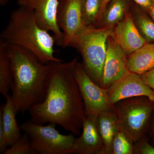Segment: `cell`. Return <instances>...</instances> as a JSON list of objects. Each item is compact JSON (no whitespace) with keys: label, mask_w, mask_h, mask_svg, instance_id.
I'll return each mask as SVG.
<instances>
[{"label":"cell","mask_w":154,"mask_h":154,"mask_svg":"<svg viewBox=\"0 0 154 154\" xmlns=\"http://www.w3.org/2000/svg\"><path fill=\"white\" fill-rule=\"evenodd\" d=\"M62 1V0H60V1Z\"/></svg>","instance_id":"f546056e"},{"label":"cell","mask_w":154,"mask_h":154,"mask_svg":"<svg viewBox=\"0 0 154 154\" xmlns=\"http://www.w3.org/2000/svg\"><path fill=\"white\" fill-rule=\"evenodd\" d=\"M101 19L102 27H114L124 19L127 11L125 0H111Z\"/></svg>","instance_id":"ac0fdd59"},{"label":"cell","mask_w":154,"mask_h":154,"mask_svg":"<svg viewBox=\"0 0 154 154\" xmlns=\"http://www.w3.org/2000/svg\"><path fill=\"white\" fill-rule=\"evenodd\" d=\"M113 28L86 26L70 45L82 54L83 68L94 82L101 87L107 54V38L113 35Z\"/></svg>","instance_id":"277c9868"},{"label":"cell","mask_w":154,"mask_h":154,"mask_svg":"<svg viewBox=\"0 0 154 154\" xmlns=\"http://www.w3.org/2000/svg\"><path fill=\"white\" fill-rule=\"evenodd\" d=\"M148 14H149L152 19L154 22V0L153 2L151 8L149 11Z\"/></svg>","instance_id":"83f0119b"},{"label":"cell","mask_w":154,"mask_h":154,"mask_svg":"<svg viewBox=\"0 0 154 154\" xmlns=\"http://www.w3.org/2000/svg\"><path fill=\"white\" fill-rule=\"evenodd\" d=\"M128 70L141 75L154 68V43L147 42L128 55Z\"/></svg>","instance_id":"2e32d148"},{"label":"cell","mask_w":154,"mask_h":154,"mask_svg":"<svg viewBox=\"0 0 154 154\" xmlns=\"http://www.w3.org/2000/svg\"><path fill=\"white\" fill-rule=\"evenodd\" d=\"M56 124H36L29 120L21 125L22 131L30 138L37 154H71L76 138L72 134H61L56 129Z\"/></svg>","instance_id":"8992f818"},{"label":"cell","mask_w":154,"mask_h":154,"mask_svg":"<svg viewBox=\"0 0 154 154\" xmlns=\"http://www.w3.org/2000/svg\"><path fill=\"white\" fill-rule=\"evenodd\" d=\"M120 128L134 143L145 135L154 111V102L146 96L123 99L114 105Z\"/></svg>","instance_id":"5b68a950"},{"label":"cell","mask_w":154,"mask_h":154,"mask_svg":"<svg viewBox=\"0 0 154 154\" xmlns=\"http://www.w3.org/2000/svg\"><path fill=\"white\" fill-rule=\"evenodd\" d=\"M77 62L75 57L68 62L51 63L45 99L28 110L31 121L39 125L54 123L74 135H80L86 116L74 76Z\"/></svg>","instance_id":"6da1fadb"},{"label":"cell","mask_w":154,"mask_h":154,"mask_svg":"<svg viewBox=\"0 0 154 154\" xmlns=\"http://www.w3.org/2000/svg\"><path fill=\"white\" fill-rule=\"evenodd\" d=\"M1 38L28 50L43 63L63 61L55 56L54 36L42 28L33 12L25 8L20 7L12 12Z\"/></svg>","instance_id":"3957f363"},{"label":"cell","mask_w":154,"mask_h":154,"mask_svg":"<svg viewBox=\"0 0 154 154\" xmlns=\"http://www.w3.org/2000/svg\"><path fill=\"white\" fill-rule=\"evenodd\" d=\"M57 19L63 34L62 47L70 46L75 37L86 26L83 21L82 0L60 1Z\"/></svg>","instance_id":"9c48e42d"},{"label":"cell","mask_w":154,"mask_h":154,"mask_svg":"<svg viewBox=\"0 0 154 154\" xmlns=\"http://www.w3.org/2000/svg\"><path fill=\"white\" fill-rule=\"evenodd\" d=\"M112 36L127 55L147 43L128 11L124 19L114 26Z\"/></svg>","instance_id":"4fadbf2b"},{"label":"cell","mask_w":154,"mask_h":154,"mask_svg":"<svg viewBox=\"0 0 154 154\" xmlns=\"http://www.w3.org/2000/svg\"><path fill=\"white\" fill-rule=\"evenodd\" d=\"M13 74L11 98L17 113L24 114L44 101L47 94L50 63H44L28 50L8 44Z\"/></svg>","instance_id":"7a4b0ae2"},{"label":"cell","mask_w":154,"mask_h":154,"mask_svg":"<svg viewBox=\"0 0 154 154\" xmlns=\"http://www.w3.org/2000/svg\"><path fill=\"white\" fill-rule=\"evenodd\" d=\"M97 122L104 154H111L112 142L116 134L120 129L115 109L99 113Z\"/></svg>","instance_id":"5bb4252c"},{"label":"cell","mask_w":154,"mask_h":154,"mask_svg":"<svg viewBox=\"0 0 154 154\" xmlns=\"http://www.w3.org/2000/svg\"><path fill=\"white\" fill-rule=\"evenodd\" d=\"M133 1L139 5L146 12L149 13L152 5L154 0H133Z\"/></svg>","instance_id":"d4e9b609"},{"label":"cell","mask_w":154,"mask_h":154,"mask_svg":"<svg viewBox=\"0 0 154 154\" xmlns=\"http://www.w3.org/2000/svg\"><path fill=\"white\" fill-rule=\"evenodd\" d=\"M20 7L32 11L42 28L54 33L56 43L62 46L63 34L57 23L60 0H17Z\"/></svg>","instance_id":"ba28073f"},{"label":"cell","mask_w":154,"mask_h":154,"mask_svg":"<svg viewBox=\"0 0 154 154\" xmlns=\"http://www.w3.org/2000/svg\"><path fill=\"white\" fill-rule=\"evenodd\" d=\"M98 115L86 116L82 134L76 138L71 154H104L103 143L97 127Z\"/></svg>","instance_id":"7c38bea8"},{"label":"cell","mask_w":154,"mask_h":154,"mask_svg":"<svg viewBox=\"0 0 154 154\" xmlns=\"http://www.w3.org/2000/svg\"><path fill=\"white\" fill-rule=\"evenodd\" d=\"M8 44L4 39L0 40V93L5 98L11 91L13 74Z\"/></svg>","instance_id":"e0dca14e"},{"label":"cell","mask_w":154,"mask_h":154,"mask_svg":"<svg viewBox=\"0 0 154 154\" xmlns=\"http://www.w3.org/2000/svg\"><path fill=\"white\" fill-rule=\"evenodd\" d=\"M137 27L147 42L154 43V22L143 13L134 15Z\"/></svg>","instance_id":"44dd1931"},{"label":"cell","mask_w":154,"mask_h":154,"mask_svg":"<svg viewBox=\"0 0 154 154\" xmlns=\"http://www.w3.org/2000/svg\"><path fill=\"white\" fill-rule=\"evenodd\" d=\"M8 0H0V5L2 6H5L8 3Z\"/></svg>","instance_id":"f1b7e54d"},{"label":"cell","mask_w":154,"mask_h":154,"mask_svg":"<svg viewBox=\"0 0 154 154\" xmlns=\"http://www.w3.org/2000/svg\"><path fill=\"white\" fill-rule=\"evenodd\" d=\"M104 0H82L83 22L86 26H93L99 22V14Z\"/></svg>","instance_id":"d6986e66"},{"label":"cell","mask_w":154,"mask_h":154,"mask_svg":"<svg viewBox=\"0 0 154 154\" xmlns=\"http://www.w3.org/2000/svg\"><path fill=\"white\" fill-rule=\"evenodd\" d=\"M150 134L152 140L154 143V116L152 120L151 125L150 131Z\"/></svg>","instance_id":"4316f807"},{"label":"cell","mask_w":154,"mask_h":154,"mask_svg":"<svg viewBox=\"0 0 154 154\" xmlns=\"http://www.w3.org/2000/svg\"><path fill=\"white\" fill-rule=\"evenodd\" d=\"M127 57L112 36L107 42V54L104 65L102 88L108 89L129 72Z\"/></svg>","instance_id":"8fae6325"},{"label":"cell","mask_w":154,"mask_h":154,"mask_svg":"<svg viewBox=\"0 0 154 154\" xmlns=\"http://www.w3.org/2000/svg\"><path fill=\"white\" fill-rule=\"evenodd\" d=\"M134 143L121 128L116 134L111 148V154H134Z\"/></svg>","instance_id":"ffe728a7"},{"label":"cell","mask_w":154,"mask_h":154,"mask_svg":"<svg viewBox=\"0 0 154 154\" xmlns=\"http://www.w3.org/2000/svg\"><path fill=\"white\" fill-rule=\"evenodd\" d=\"M110 1L111 0H104L103 1V4H102V8H101V11H100V14H99V22L101 21L103 14H104L106 8H107V4L110 2Z\"/></svg>","instance_id":"484cf974"},{"label":"cell","mask_w":154,"mask_h":154,"mask_svg":"<svg viewBox=\"0 0 154 154\" xmlns=\"http://www.w3.org/2000/svg\"><path fill=\"white\" fill-rule=\"evenodd\" d=\"M140 75L145 82L154 91V68Z\"/></svg>","instance_id":"cb8c5ba5"},{"label":"cell","mask_w":154,"mask_h":154,"mask_svg":"<svg viewBox=\"0 0 154 154\" xmlns=\"http://www.w3.org/2000/svg\"><path fill=\"white\" fill-rule=\"evenodd\" d=\"M74 76L82 95L85 116L99 114L115 109L109 101L107 89L96 84L87 73L81 63L77 62Z\"/></svg>","instance_id":"52a82bcc"},{"label":"cell","mask_w":154,"mask_h":154,"mask_svg":"<svg viewBox=\"0 0 154 154\" xmlns=\"http://www.w3.org/2000/svg\"><path fill=\"white\" fill-rule=\"evenodd\" d=\"M5 98L6 103H2L0 107V120L2 122L8 145L10 147L22 136V130L17 123V113L11 95L9 94Z\"/></svg>","instance_id":"9a60e30c"},{"label":"cell","mask_w":154,"mask_h":154,"mask_svg":"<svg viewBox=\"0 0 154 154\" xmlns=\"http://www.w3.org/2000/svg\"><path fill=\"white\" fill-rule=\"evenodd\" d=\"M33 149L30 138L24 133L16 142L9 147L4 154H36Z\"/></svg>","instance_id":"7402d4cb"},{"label":"cell","mask_w":154,"mask_h":154,"mask_svg":"<svg viewBox=\"0 0 154 154\" xmlns=\"http://www.w3.org/2000/svg\"><path fill=\"white\" fill-rule=\"evenodd\" d=\"M107 89L109 101L113 105L123 99L137 96H146L154 102L153 90L140 75L131 72Z\"/></svg>","instance_id":"30bf717a"},{"label":"cell","mask_w":154,"mask_h":154,"mask_svg":"<svg viewBox=\"0 0 154 154\" xmlns=\"http://www.w3.org/2000/svg\"><path fill=\"white\" fill-rule=\"evenodd\" d=\"M134 154H154V146L149 142L146 134L134 143Z\"/></svg>","instance_id":"603a6c76"}]
</instances>
